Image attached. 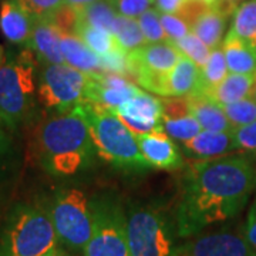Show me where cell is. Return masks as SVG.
<instances>
[{"label":"cell","instance_id":"1","mask_svg":"<svg viewBox=\"0 0 256 256\" xmlns=\"http://www.w3.org/2000/svg\"><path fill=\"white\" fill-rule=\"evenodd\" d=\"M256 188V168L245 156H218L191 164L181 181L175 210L178 238H192L232 220Z\"/></svg>","mask_w":256,"mask_h":256},{"label":"cell","instance_id":"2","mask_svg":"<svg viewBox=\"0 0 256 256\" xmlns=\"http://www.w3.org/2000/svg\"><path fill=\"white\" fill-rule=\"evenodd\" d=\"M97 150L87 122L74 110L54 112L37 130V156L50 176L70 178L92 168Z\"/></svg>","mask_w":256,"mask_h":256},{"label":"cell","instance_id":"3","mask_svg":"<svg viewBox=\"0 0 256 256\" xmlns=\"http://www.w3.org/2000/svg\"><path fill=\"white\" fill-rule=\"evenodd\" d=\"M73 110L87 122L97 154L104 161L118 170L132 172L151 168L141 154L137 137L112 108L86 101Z\"/></svg>","mask_w":256,"mask_h":256},{"label":"cell","instance_id":"4","mask_svg":"<svg viewBox=\"0 0 256 256\" xmlns=\"http://www.w3.org/2000/svg\"><path fill=\"white\" fill-rule=\"evenodd\" d=\"M38 58L26 47L0 66V122L9 131L28 124L38 104Z\"/></svg>","mask_w":256,"mask_h":256},{"label":"cell","instance_id":"5","mask_svg":"<svg viewBox=\"0 0 256 256\" xmlns=\"http://www.w3.org/2000/svg\"><path fill=\"white\" fill-rule=\"evenodd\" d=\"M57 244L48 210L33 204H16L0 228V256H50Z\"/></svg>","mask_w":256,"mask_h":256},{"label":"cell","instance_id":"6","mask_svg":"<svg viewBox=\"0 0 256 256\" xmlns=\"http://www.w3.org/2000/svg\"><path fill=\"white\" fill-rule=\"evenodd\" d=\"M127 232L132 256H174L176 222L162 205L134 202L127 210Z\"/></svg>","mask_w":256,"mask_h":256},{"label":"cell","instance_id":"7","mask_svg":"<svg viewBox=\"0 0 256 256\" xmlns=\"http://www.w3.org/2000/svg\"><path fill=\"white\" fill-rule=\"evenodd\" d=\"M58 242L70 250H84L94 224V196L67 186L54 192L47 206Z\"/></svg>","mask_w":256,"mask_h":256},{"label":"cell","instance_id":"8","mask_svg":"<svg viewBox=\"0 0 256 256\" xmlns=\"http://www.w3.org/2000/svg\"><path fill=\"white\" fill-rule=\"evenodd\" d=\"M84 256H132L127 232V210L112 194L94 196V224Z\"/></svg>","mask_w":256,"mask_h":256},{"label":"cell","instance_id":"9","mask_svg":"<svg viewBox=\"0 0 256 256\" xmlns=\"http://www.w3.org/2000/svg\"><path fill=\"white\" fill-rule=\"evenodd\" d=\"M92 74L68 64H42L38 73V104L47 111L67 112L87 101Z\"/></svg>","mask_w":256,"mask_h":256},{"label":"cell","instance_id":"10","mask_svg":"<svg viewBox=\"0 0 256 256\" xmlns=\"http://www.w3.org/2000/svg\"><path fill=\"white\" fill-rule=\"evenodd\" d=\"M182 56L171 42L146 43L128 52L130 77L146 92H154L158 82L174 68Z\"/></svg>","mask_w":256,"mask_h":256},{"label":"cell","instance_id":"11","mask_svg":"<svg viewBox=\"0 0 256 256\" xmlns=\"http://www.w3.org/2000/svg\"><path fill=\"white\" fill-rule=\"evenodd\" d=\"M174 256H256V250L245 235L220 229L176 246Z\"/></svg>","mask_w":256,"mask_h":256},{"label":"cell","instance_id":"12","mask_svg":"<svg viewBox=\"0 0 256 256\" xmlns=\"http://www.w3.org/2000/svg\"><path fill=\"white\" fill-rule=\"evenodd\" d=\"M114 111L136 137L162 130V101L152 92L140 90L137 96L114 108Z\"/></svg>","mask_w":256,"mask_h":256},{"label":"cell","instance_id":"13","mask_svg":"<svg viewBox=\"0 0 256 256\" xmlns=\"http://www.w3.org/2000/svg\"><path fill=\"white\" fill-rule=\"evenodd\" d=\"M140 92L136 84L117 73L92 74L87 87V101L97 102L108 108H117Z\"/></svg>","mask_w":256,"mask_h":256},{"label":"cell","instance_id":"14","mask_svg":"<svg viewBox=\"0 0 256 256\" xmlns=\"http://www.w3.org/2000/svg\"><path fill=\"white\" fill-rule=\"evenodd\" d=\"M141 154L151 168L175 171L184 166L181 150L164 130H156L137 136Z\"/></svg>","mask_w":256,"mask_h":256},{"label":"cell","instance_id":"15","mask_svg":"<svg viewBox=\"0 0 256 256\" xmlns=\"http://www.w3.org/2000/svg\"><path fill=\"white\" fill-rule=\"evenodd\" d=\"M201 67L182 56L170 73L164 76L152 94L160 97H191L201 92Z\"/></svg>","mask_w":256,"mask_h":256},{"label":"cell","instance_id":"16","mask_svg":"<svg viewBox=\"0 0 256 256\" xmlns=\"http://www.w3.org/2000/svg\"><path fill=\"white\" fill-rule=\"evenodd\" d=\"M162 101V130L170 137L185 142L196 137L202 127L190 110L188 97H164Z\"/></svg>","mask_w":256,"mask_h":256},{"label":"cell","instance_id":"17","mask_svg":"<svg viewBox=\"0 0 256 256\" xmlns=\"http://www.w3.org/2000/svg\"><path fill=\"white\" fill-rule=\"evenodd\" d=\"M36 18L18 0H3L0 6V28L6 40L13 44L28 46Z\"/></svg>","mask_w":256,"mask_h":256},{"label":"cell","instance_id":"18","mask_svg":"<svg viewBox=\"0 0 256 256\" xmlns=\"http://www.w3.org/2000/svg\"><path fill=\"white\" fill-rule=\"evenodd\" d=\"M42 64H62L64 62L60 46V28L52 18H36L28 46Z\"/></svg>","mask_w":256,"mask_h":256},{"label":"cell","instance_id":"19","mask_svg":"<svg viewBox=\"0 0 256 256\" xmlns=\"http://www.w3.org/2000/svg\"><path fill=\"white\" fill-rule=\"evenodd\" d=\"M60 46L66 64L84 73H104L100 56L94 53L77 33L60 30Z\"/></svg>","mask_w":256,"mask_h":256},{"label":"cell","instance_id":"20","mask_svg":"<svg viewBox=\"0 0 256 256\" xmlns=\"http://www.w3.org/2000/svg\"><path fill=\"white\" fill-rule=\"evenodd\" d=\"M182 144L184 152L186 156L200 160L218 158L236 150L232 131L216 132V131L202 130L196 137H194L190 141H185Z\"/></svg>","mask_w":256,"mask_h":256},{"label":"cell","instance_id":"21","mask_svg":"<svg viewBox=\"0 0 256 256\" xmlns=\"http://www.w3.org/2000/svg\"><path fill=\"white\" fill-rule=\"evenodd\" d=\"M188 101L192 116L200 122L202 130L216 132H226L234 130L222 106L210 100V97L204 94H196L188 97Z\"/></svg>","mask_w":256,"mask_h":256},{"label":"cell","instance_id":"22","mask_svg":"<svg viewBox=\"0 0 256 256\" xmlns=\"http://www.w3.org/2000/svg\"><path fill=\"white\" fill-rule=\"evenodd\" d=\"M222 50L226 58L229 73L256 74V48L245 40L228 32L222 42Z\"/></svg>","mask_w":256,"mask_h":256},{"label":"cell","instance_id":"23","mask_svg":"<svg viewBox=\"0 0 256 256\" xmlns=\"http://www.w3.org/2000/svg\"><path fill=\"white\" fill-rule=\"evenodd\" d=\"M254 82L255 76L252 74L228 73V76L218 86L204 92L202 94L218 102L220 106H226L252 96Z\"/></svg>","mask_w":256,"mask_h":256},{"label":"cell","instance_id":"24","mask_svg":"<svg viewBox=\"0 0 256 256\" xmlns=\"http://www.w3.org/2000/svg\"><path fill=\"white\" fill-rule=\"evenodd\" d=\"M232 16L228 10L222 6H212L205 14L196 20V23L191 28V32L201 38L202 42L210 48H216L224 42V33L226 28L228 18Z\"/></svg>","mask_w":256,"mask_h":256},{"label":"cell","instance_id":"25","mask_svg":"<svg viewBox=\"0 0 256 256\" xmlns=\"http://www.w3.org/2000/svg\"><path fill=\"white\" fill-rule=\"evenodd\" d=\"M76 33L82 37V42L100 57L112 54L117 52H126L122 46L120 44L118 38L116 37V34L106 30V28H97V26H92V24L77 20Z\"/></svg>","mask_w":256,"mask_h":256},{"label":"cell","instance_id":"26","mask_svg":"<svg viewBox=\"0 0 256 256\" xmlns=\"http://www.w3.org/2000/svg\"><path fill=\"white\" fill-rule=\"evenodd\" d=\"M229 32L256 48V0H244L235 9Z\"/></svg>","mask_w":256,"mask_h":256},{"label":"cell","instance_id":"27","mask_svg":"<svg viewBox=\"0 0 256 256\" xmlns=\"http://www.w3.org/2000/svg\"><path fill=\"white\" fill-rule=\"evenodd\" d=\"M118 13L112 8L110 0H98L87 8L78 10V20L88 23L97 28H106L111 33H114L116 23L118 18Z\"/></svg>","mask_w":256,"mask_h":256},{"label":"cell","instance_id":"28","mask_svg":"<svg viewBox=\"0 0 256 256\" xmlns=\"http://www.w3.org/2000/svg\"><path fill=\"white\" fill-rule=\"evenodd\" d=\"M201 92L200 94L210 88H214L228 76V64H226V58H225L222 47L212 48L210 58L201 68Z\"/></svg>","mask_w":256,"mask_h":256},{"label":"cell","instance_id":"29","mask_svg":"<svg viewBox=\"0 0 256 256\" xmlns=\"http://www.w3.org/2000/svg\"><path fill=\"white\" fill-rule=\"evenodd\" d=\"M114 34L118 38L120 44L127 53L146 44V37L140 28L137 18L118 16L116 28H114Z\"/></svg>","mask_w":256,"mask_h":256},{"label":"cell","instance_id":"30","mask_svg":"<svg viewBox=\"0 0 256 256\" xmlns=\"http://www.w3.org/2000/svg\"><path fill=\"white\" fill-rule=\"evenodd\" d=\"M232 127H242L256 121V100L249 96L246 98L222 106Z\"/></svg>","mask_w":256,"mask_h":256},{"label":"cell","instance_id":"31","mask_svg":"<svg viewBox=\"0 0 256 256\" xmlns=\"http://www.w3.org/2000/svg\"><path fill=\"white\" fill-rule=\"evenodd\" d=\"M172 44H174L184 56L190 57L192 62H195V63L198 64L201 68L206 64V62H208V58H210V52H212V48L206 46L201 38L198 36H195L192 32H190V33L185 37H182V38L174 42Z\"/></svg>","mask_w":256,"mask_h":256},{"label":"cell","instance_id":"32","mask_svg":"<svg viewBox=\"0 0 256 256\" xmlns=\"http://www.w3.org/2000/svg\"><path fill=\"white\" fill-rule=\"evenodd\" d=\"M140 23V28L144 33L146 43H161V42H168V37L165 34V30L161 24L160 18V12L156 8H151L144 12L140 18H137Z\"/></svg>","mask_w":256,"mask_h":256},{"label":"cell","instance_id":"33","mask_svg":"<svg viewBox=\"0 0 256 256\" xmlns=\"http://www.w3.org/2000/svg\"><path fill=\"white\" fill-rule=\"evenodd\" d=\"M16 150L10 138L8 128L0 122V182L6 178L14 165Z\"/></svg>","mask_w":256,"mask_h":256},{"label":"cell","instance_id":"34","mask_svg":"<svg viewBox=\"0 0 256 256\" xmlns=\"http://www.w3.org/2000/svg\"><path fill=\"white\" fill-rule=\"evenodd\" d=\"M34 18H52L64 0H18Z\"/></svg>","mask_w":256,"mask_h":256},{"label":"cell","instance_id":"35","mask_svg":"<svg viewBox=\"0 0 256 256\" xmlns=\"http://www.w3.org/2000/svg\"><path fill=\"white\" fill-rule=\"evenodd\" d=\"M120 16L138 18L144 12L154 8L156 0H110Z\"/></svg>","mask_w":256,"mask_h":256},{"label":"cell","instance_id":"36","mask_svg":"<svg viewBox=\"0 0 256 256\" xmlns=\"http://www.w3.org/2000/svg\"><path fill=\"white\" fill-rule=\"evenodd\" d=\"M160 18H161V24L165 30V34L168 37V42H171V43L182 38L191 32V28L176 14L160 13Z\"/></svg>","mask_w":256,"mask_h":256},{"label":"cell","instance_id":"37","mask_svg":"<svg viewBox=\"0 0 256 256\" xmlns=\"http://www.w3.org/2000/svg\"><path fill=\"white\" fill-rule=\"evenodd\" d=\"M210 8L212 6L206 4L205 2H201V0H185L182 6L175 14L180 18H182L190 28H192L196 23V20L201 18L202 14H205Z\"/></svg>","mask_w":256,"mask_h":256},{"label":"cell","instance_id":"38","mask_svg":"<svg viewBox=\"0 0 256 256\" xmlns=\"http://www.w3.org/2000/svg\"><path fill=\"white\" fill-rule=\"evenodd\" d=\"M235 148L242 151H256V121L232 130Z\"/></svg>","mask_w":256,"mask_h":256},{"label":"cell","instance_id":"39","mask_svg":"<svg viewBox=\"0 0 256 256\" xmlns=\"http://www.w3.org/2000/svg\"><path fill=\"white\" fill-rule=\"evenodd\" d=\"M245 236L249 240V244L254 246L256 250V195L254 202L249 208L246 218V225H245Z\"/></svg>","mask_w":256,"mask_h":256},{"label":"cell","instance_id":"40","mask_svg":"<svg viewBox=\"0 0 256 256\" xmlns=\"http://www.w3.org/2000/svg\"><path fill=\"white\" fill-rule=\"evenodd\" d=\"M185 0H156V8L160 13H170V14H175L180 8L182 6Z\"/></svg>","mask_w":256,"mask_h":256},{"label":"cell","instance_id":"41","mask_svg":"<svg viewBox=\"0 0 256 256\" xmlns=\"http://www.w3.org/2000/svg\"><path fill=\"white\" fill-rule=\"evenodd\" d=\"M98 0H64V4L67 6H72L76 10H82L84 8H87L88 4H92Z\"/></svg>","mask_w":256,"mask_h":256},{"label":"cell","instance_id":"42","mask_svg":"<svg viewBox=\"0 0 256 256\" xmlns=\"http://www.w3.org/2000/svg\"><path fill=\"white\" fill-rule=\"evenodd\" d=\"M220 2H222V3H220V6H222L225 10H228L229 13H232V14H234L235 9L238 8L239 4H240L244 0H220Z\"/></svg>","mask_w":256,"mask_h":256},{"label":"cell","instance_id":"43","mask_svg":"<svg viewBox=\"0 0 256 256\" xmlns=\"http://www.w3.org/2000/svg\"><path fill=\"white\" fill-rule=\"evenodd\" d=\"M201 2H205L206 4H210V6H220V0H201Z\"/></svg>","mask_w":256,"mask_h":256},{"label":"cell","instance_id":"44","mask_svg":"<svg viewBox=\"0 0 256 256\" xmlns=\"http://www.w3.org/2000/svg\"><path fill=\"white\" fill-rule=\"evenodd\" d=\"M4 60H6V53H4L3 46H0V66L4 63Z\"/></svg>","mask_w":256,"mask_h":256},{"label":"cell","instance_id":"45","mask_svg":"<svg viewBox=\"0 0 256 256\" xmlns=\"http://www.w3.org/2000/svg\"><path fill=\"white\" fill-rule=\"evenodd\" d=\"M252 97L256 100V74H255V82H254V90H252Z\"/></svg>","mask_w":256,"mask_h":256},{"label":"cell","instance_id":"46","mask_svg":"<svg viewBox=\"0 0 256 256\" xmlns=\"http://www.w3.org/2000/svg\"><path fill=\"white\" fill-rule=\"evenodd\" d=\"M50 256H64V255H62V254H58V250H57V252H54L53 255H50Z\"/></svg>","mask_w":256,"mask_h":256}]
</instances>
